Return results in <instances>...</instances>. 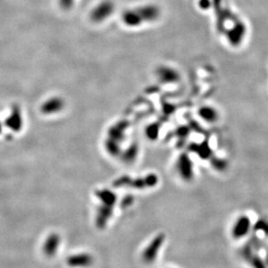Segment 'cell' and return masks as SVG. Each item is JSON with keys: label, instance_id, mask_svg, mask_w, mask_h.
I'll return each instance as SVG.
<instances>
[{"label": "cell", "instance_id": "cell-1", "mask_svg": "<svg viewBox=\"0 0 268 268\" xmlns=\"http://www.w3.org/2000/svg\"><path fill=\"white\" fill-rule=\"evenodd\" d=\"M159 15L160 10L158 7L146 5L125 11V13L123 15V20L128 25L135 26L142 23L155 20L157 19Z\"/></svg>", "mask_w": 268, "mask_h": 268}, {"label": "cell", "instance_id": "cell-2", "mask_svg": "<svg viewBox=\"0 0 268 268\" xmlns=\"http://www.w3.org/2000/svg\"><path fill=\"white\" fill-rule=\"evenodd\" d=\"M114 9V5L111 2H104L99 4L92 12V18L95 21L104 20V18L109 17Z\"/></svg>", "mask_w": 268, "mask_h": 268}, {"label": "cell", "instance_id": "cell-3", "mask_svg": "<svg viewBox=\"0 0 268 268\" xmlns=\"http://www.w3.org/2000/svg\"><path fill=\"white\" fill-rule=\"evenodd\" d=\"M159 75L163 81H174L177 78L176 72L174 70H171L169 68L161 69L159 72Z\"/></svg>", "mask_w": 268, "mask_h": 268}, {"label": "cell", "instance_id": "cell-4", "mask_svg": "<svg viewBox=\"0 0 268 268\" xmlns=\"http://www.w3.org/2000/svg\"><path fill=\"white\" fill-rule=\"evenodd\" d=\"M201 114L207 120H214L215 118V111H213L212 109H209V108L202 109L201 111Z\"/></svg>", "mask_w": 268, "mask_h": 268}, {"label": "cell", "instance_id": "cell-5", "mask_svg": "<svg viewBox=\"0 0 268 268\" xmlns=\"http://www.w3.org/2000/svg\"><path fill=\"white\" fill-rule=\"evenodd\" d=\"M209 5H210L209 0H201V1H200V6H201L202 9H208Z\"/></svg>", "mask_w": 268, "mask_h": 268}, {"label": "cell", "instance_id": "cell-6", "mask_svg": "<svg viewBox=\"0 0 268 268\" xmlns=\"http://www.w3.org/2000/svg\"><path fill=\"white\" fill-rule=\"evenodd\" d=\"M62 4H63V6L65 7V8H68V7L71 6V2H72V0H62Z\"/></svg>", "mask_w": 268, "mask_h": 268}]
</instances>
